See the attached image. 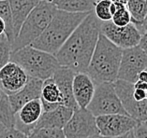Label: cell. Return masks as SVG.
Segmentation results:
<instances>
[{
	"label": "cell",
	"mask_w": 147,
	"mask_h": 138,
	"mask_svg": "<svg viewBox=\"0 0 147 138\" xmlns=\"http://www.w3.org/2000/svg\"><path fill=\"white\" fill-rule=\"evenodd\" d=\"M56 9L70 13H89L94 10L96 0H48Z\"/></svg>",
	"instance_id": "ffe728a7"
},
{
	"label": "cell",
	"mask_w": 147,
	"mask_h": 138,
	"mask_svg": "<svg viewBox=\"0 0 147 138\" xmlns=\"http://www.w3.org/2000/svg\"><path fill=\"white\" fill-rule=\"evenodd\" d=\"M56 10L51 2L39 1L23 23L17 37L11 43V51L22 49L37 39L48 26Z\"/></svg>",
	"instance_id": "5b68a950"
},
{
	"label": "cell",
	"mask_w": 147,
	"mask_h": 138,
	"mask_svg": "<svg viewBox=\"0 0 147 138\" xmlns=\"http://www.w3.org/2000/svg\"><path fill=\"white\" fill-rule=\"evenodd\" d=\"M146 66L147 54L139 45L124 49L122 51L117 79H122L134 84L136 81H138L139 74L145 70Z\"/></svg>",
	"instance_id": "52a82bcc"
},
{
	"label": "cell",
	"mask_w": 147,
	"mask_h": 138,
	"mask_svg": "<svg viewBox=\"0 0 147 138\" xmlns=\"http://www.w3.org/2000/svg\"><path fill=\"white\" fill-rule=\"evenodd\" d=\"M40 101L43 111H50L60 105V91L53 77L45 79L42 82Z\"/></svg>",
	"instance_id": "d6986e66"
},
{
	"label": "cell",
	"mask_w": 147,
	"mask_h": 138,
	"mask_svg": "<svg viewBox=\"0 0 147 138\" xmlns=\"http://www.w3.org/2000/svg\"><path fill=\"white\" fill-rule=\"evenodd\" d=\"M145 70H146V71H147V66H146V69H145Z\"/></svg>",
	"instance_id": "f6af8a7d"
},
{
	"label": "cell",
	"mask_w": 147,
	"mask_h": 138,
	"mask_svg": "<svg viewBox=\"0 0 147 138\" xmlns=\"http://www.w3.org/2000/svg\"><path fill=\"white\" fill-rule=\"evenodd\" d=\"M28 138H66L63 129L35 128L28 134Z\"/></svg>",
	"instance_id": "d4e9b609"
},
{
	"label": "cell",
	"mask_w": 147,
	"mask_h": 138,
	"mask_svg": "<svg viewBox=\"0 0 147 138\" xmlns=\"http://www.w3.org/2000/svg\"><path fill=\"white\" fill-rule=\"evenodd\" d=\"M89 13H70L57 9L43 33L28 46L55 55Z\"/></svg>",
	"instance_id": "7a4b0ae2"
},
{
	"label": "cell",
	"mask_w": 147,
	"mask_h": 138,
	"mask_svg": "<svg viewBox=\"0 0 147 138\" xmlns=\"http://www.w3.org/2000/svg\"><path fill=\"white\" fill-rule=\"evenodd\" d=\"M135 138H147V127L142 123H139L137 127L133 130Z\"/></svg>",
	"instance_id": "f1b7e54d"
},
{
	"label": "cell",
	"mask_w": 147,
	"mask_h": 138,
	"mask_svg": "<svg viewBox=\"0 0 147 138\" xmlns=\"http://www.w3.org/2000/svg\"><path fill=\"white\" fill-rule=\"evenodd\" d=\"M6 38H7V37H6L5 36H3V37H0V41H2L3 39H6Z\"/></svg>",
	"instance_id": "60d3db41"
},
{
	"label": "cell",
	"mask_w": 147,
	"mask_h": 138,
	"mask_svg": "<svg viewBox=\"0 0 147 138\" xmlns=\"http://www.w3.org/2000/svg\"><path fill=\"white\" fill-rule=\"evenodd\" d=\"M5 31H6L5 23H4V21H3L1 18H0V37L5 36Z\"/></svg>",
	"instance_id": "d590c367"
},
{
	"label": "cell",
	"mask_w": 147,
	"mask_h": 138,
	"mask_svg": "<svg viewBox=\"0 0 147 138\" xmlns=\"http://www.w3.org/2000/svg\"><path fill=\"white\" fill-rule=\"evenodd\" d=\"M139 46L141 47V49H142V51L147 54V31L144 32V33L142 35V37H141V40H140Z\"/></svg>",
	"instance_id": "f546056e"
},
{
	"label": "cell",
	"mask_w": 147,
	"mask_h": 138,
	"mask_svg": "<svg viewBox=\"0 0 147 138\" xmlns=\"http://www.w3.org/2000/svg\"><path fill=\"white\" fill-rule=\"evenodd\" d=\"M96 1H98V0H96Z\"/></svg>",
	"instance_id": "7dc6e473"
},
{
	"label": "cell",
	"mask_w": 147,
	"mask_h": 138,
	"mask_svg": "<svg viewBox=\"0 0 147 138\" xmlns=\"http://www.w3.org/2000/svg\"><path fill=\"white\" fill-rule=\"evenodd\" d=\"M145 99H146V100H147V91H145Z\"/></svg>",
	"instance_id": "b9f144b4"
},
{
	"label": "cell",
	"mask_w": 147,
	"mask_h": 138,
	"mask_svg": "<svg viewBox=\"0 0 147 138\" xmlns=\"http://www.w3.org/2000/svg\"><path fill=\"white\" fill-rule=\"evenodd\" d=\"M9 61L22 67L28 77L42 81L52 77L60 66L55 55L31 46L12 51Z\"/></svg>",
	"instance_id": "277c9868"
},
{
	"label": "cell",
	"mask_w": 147,
	"mask_h": 138,
	"mask_svg": "<svg viewBox=\"0 0 147 138\" xmlns=\"http://www.w3.org/2000/svg\"><path fill=\"white\" fill-rule=\"evenodd\" d=\"M75 74L76 73L69 68L59 66L52 77L60 91V105L73 110L79 108L72 93V81Z\"/></svg>",
	"instance_id": "5bb4252c"
},
{
	"label": "cell",
	"mask_w": 147,
	"mask_h": 138,
	"mask_svg": "<svg viewBox=\"0 0 147 138\" xmlns=\"http://www.w3.org/2000/svg\"><path fill=\"white\" fill-rule=\"evenodd\" d=\"M115 11H116V6L113 3H112V5H111V13H112V15H113Z\"/></svg>",
	"instance_id": "8d00e7d4"
},
{
	"label": "cell",
	"mask_w": 147,
	"mask_h": 138,
	"mask_svg": "<svg viewBox=\"0 0 147 138\" xmlns=\"http://www.w3.org/2000/svg\"><path fill=\"white\" fill-rule=\"evenodd\" d=\"M134 89H140V90H143V91H147V83L142 82V81H136L134 83Z\"/></svg>",
	"instance_id": "d6a6232c"
},
{
	"label": "cell",
	"mask_w": 147,
	"mask_h": 138,
	"mask_svg": "<svg viewBox=\"0 0 147 138\" xmlns=\"http://www.w3.org/2000/svg\"><path fill=\"white\" fill-rule=\"evenodd\" d=\"M98 134L104 138L120 137L133 131L139 123L127 115L113 114L96 117Z\"/></svg>",
	"instance_id": "30bf717a"
},
{
	"label": "cell",
	"mask_w": 147,
	"mask_h": 138,
	"mask_svg": "<svg viewBox=\"0 0 147 138\" xmlns=\"http://www.w3.org/2000/svg\"><path fill=\"white\" fill-rule=\"evenodd\" d=\"M38 1H48V0H38Z\"/></svg>",
	"instance_id": "ee69618b"
},
{
	"label": "cell",
	"mask_w": 147,
	"mask_h": 138,
	"mask_svg": "<svg viewBox=\"0 0 147 138\" xmlns=\"http://www.w3.org/2000/svg\"><path fill=\"white\" fill-rule=\"evenodd\" d=\"M111 21L118 27H123L130 23V15L127 7L116 6V11L114 12Z\"/></svg>",
	"instance_id": "484cf974"
},
{
	"label": "cell",
	"mask_w": 147,
	"mask_h": 138,
	"mask_svg": "<svg viewBox=\"0 0 147 138\" xmlns=\"http://www.w3.org/2000/svg\"><path fill=\"white\" fill-rule=\"evenodd\" d=\"M88 138H104V137L100 136L99 134H98V135H94V136H91V137H88Z\"/></svg>",
	"instance_id": "f35d334b"
},
{
	"label": "cell",
	"mask_w": 147,
	"mask_h": 138,
	"mask_svg": "<svg viewBox=\"0 0 147 138\" xmlns=\"http://www.w3.org/2000/svg\"><path fill=\"white\" fill-rule=\"evenodd\" d=\"M95 91V83L87 73H76L72 81V93L79 108H86Z\"/></svg>",
	"instance_id": "9a60e30c"
},
{
	"label": "cell",
	"mask_w": 147,
	"mask_h": 138,
	"mask_svg": "<svg viewBox=\"0 0 147 138\" xmlns=\"http://www.w3.org/2000/svg\"><path fill=\"white\" fill-rule=\"evenodd\" d=\"M113 85L127 114L138 122H145L147 120V100L137 101L134 98V84L116 79Z\"/></svg>",
	"instance_id": "ba28073f"
},
{
	"label": "cell",
	"mask_w": 147,
	"mask_h": 138,
	"mask_svg": "<svg viewBox=\"0 0 147 138\" xmlns=\"http://www.w3.org/2000/svg\"><path fill=\"white\" fill-rule=\"evenodd\" d=\"M28 77L22 67L9 61L0 69V87L9 96L22 89Z\"/></svg>",
	"instance_id": "7c38bea8"
},
{
	"label": "cell",
	"mask_w": 147,
	"mask_h": 138,
	"mask_svg": "<svg viewBox=\"0 0 147 138\" xmlns=\"http://www.w3.org/2000/svg\"><path fill=\"white\" fill-rule=\"evenodd\" d=\"M133 96L137 101H142L145 99V91L140 90V89H134Z\"/></svg>",
	"instance_id": "4dcf8cb0"
},
{
	"label": "cell",
	"mask_w": 147,
	"mask_h": 138,
	"mask_svg": "<svg viewBox=\"0 0 147 138\" xmlns=\"http://www.w3.org/2000/svg\"><path fill=\"white\" fill-rule=\"evenodd\" d=\"M127 9L130 15V23L134 25L142 23L147 14L146 0H127Z\"/></svg>",
	"instance_id": "7402d4cb"
},
{
	"label": "cell",
	"mask_w": 147,
	"mask_h": 138,
	"mask_svg": "<svg viewBox=\"0 0 147 138\" xmlns=\"http://www.w3.org/2000/svg\"><path fill=\"white\" fill-rule=\"evenodd\" d=\"M129 138H135L134 137V134H133V131H131L130 133H129Z\"/></svg>",
	"instance_id": "ab89813d"
},
{
	"label": "cell",
	"mask_w": 147,
	"mask_h": 138,
	"mask_svg": "<svg viewBox=\"0 0 147 138\" xmlns=\"http://www.w3.org/2000/svg\"><path fill=\"white\" fill-rule=\"evenodd\" d=\"M0 138H28V135L16 128H6L0 133Z\"/></svg>",
	"instance_id": "83f0119b"
},
{
	"label": "cell",
	"mask_w": 147,
	"mask_h": 138,
	"mask_svg": "<svg viewBox=\"0 0 147 138\" xmlns=\"http://www.w3.org/2000/svg\"><path fill=\"white\" fill-rule=\"evenodd\" d=\"M11 52V44L7 38L0 41V69L9 62Z\"/></svg>",
	"instance_id": "4316f807"
},
{
	"label": "cell",
	"mask_w": 147,
	"mask_h": 138,
	"mask_svg": "<svg viewBox=\"0 0 147 138\" xmlns=\"http://www.w3.org/2000/svg\"><path fill=\"white\" fill-rule=\"evenodd\" d=\"M146 1H147V0H146Z\"/></svg>",
	"instance_id": "c3c4849f"
},
{
	"label": "cell",
	"mask_w": 147,
	"mask_h": 138,
	"mask_svg": "<svg viewBox=\"0 0 147 138\" xmlns=\"http://www.w3.org/2000/svg\"><path fill=\"white\" fill-rule=\"evenodd\" d=\"M12 18L14 37H17L24 20L38 4V0H8ZM15 39V38H14Z\"/></svg>",
	"instance_id": "ac0fdd59"
},
{
	"label": "cell",
	"mask_w": 147,
	"mask_h": 138,
	"mask_svg": "<svg viewBox=\"0 0 147 138\" xmlns=\"http://www.w3.org/2000/svg\"><path fill=\"white\" fill-rule=\"evenodd\" d=\"M42 82L43 81L40 79L29 77L26 84L22 89L17 91L16 93L9 95V99L14 114L19 111L21 107L26 105V103L40 98Z\"/></svg>",
	"instance_id": "2e32d148"
},
{
	"label": "cell",
	"mask_w": 147,
	"mask_h": 138,
	"mask_svg": "<svg viewBox=\"0 0 147 138\" xmlns=\"http://www.w3.org/2000/svg\"><path fill=\"white\" fill-rule=\"evenodd\" d=\"M129 133H130V132L128 133H127V134H125V135H123V136H120V137H114V138H129Z\"/></svg>",
	"instance_id": "74e56055"
},
{
	"label": "cell",
	"mask_w": 147,
	"mask_h": 138,
	"mask_svg": "<svg viewBox=\"0 0 147 138\" xmlns=\"http://www.w3.org/2000/svg\"><path fill=\"white\" fill-rule=\"evenodd\" d=\"M100 34L123 49L138 46L142 37V33L133 23H130L125 26L118 27L112 21L101 22Z\"/></svg>",
	"instance_id": "8fae6325"
},
{
	"label": "cell",
	"mask_w": 147,
	"mask_h": 138,
	"mask_svg": "<svg viewBox=\"0 0 147 138\" xmlns=\"http://www.w3.org/2000/svg\"><path fill=\"white\" fill-rule=\"evenodd\" d=\"M73 109L63 105H59L50 111H43L35 128L63 129L73 114Z\"/></svg>",
	"instance_id": "e0dca14e"
},
{
	"label": "cell",
	"mask_w": 147,
	"mask_h": 138,
	"mask_svg": "<svg viewBox=\"0 0 147 138\" xmlns=\"http://www.w3.org/2000/svg\"><path fill=\"white\" fill-rule=\"evenodd\" d=\"M42 113L43 107L40 98L26 103L19 111L15 113L14 128L28 135L37 125Z\"/></svg>",
	"instance_id": "4fadbf2b"
},
{
	"label": "cell",
	"mask_w": 147,
	"mask_h": 138,
	"mask_svg": "<svg viewBox=\"0 0 147 138\" xmlns=\"http://www.w3.org/2000/svg\"><path fill=\"white\" fill-rule=\"evenodd\" d=\"M101 22L90 12L55 53L60 66L75 73H86L100 34Z\"/></svg>",
	"instance_id": "6da1fadb"
},
{
	"label": "cell",
	"mask_w": 147,
	"mask_h": 138,
	"mask_svg": "<svg viewBox=\"0 0 147 138\" xmlns=\"http://www.w3.org/2000/svg\"><path fill=\"white\" fill-rule=\"evenodd\" d=\"M111 1L115 6L119 7H127V0H111Z\"/></svg>",
	"instance_id": "e575fe53"
},
{
	"label": "cell",
	"mask_w": 147,
	"mask_h": 138,
	"mask_svg": "<svg viewBox=\"0 0 147 138\" xmlns=\"http://www.w3.org/2000/svg\"><path fill=\"white\" fill-rule=\"evenodd\" d=\"M86 108L95 117L113 114L127 115L112 82L95 84L94 95Z\"/></svg>",
	"instance_id": "8992f818"
},
{
	"label": "cell",
	"mask_w": 147,
	"mask_h": 138,
	"mask_svg": "<svg viewBox=\"0 0 147 138\" xmlns=\"http://www.w3.org/2000/svg\"><path fill=\"white\" fill-rule=\"evenodd\" d=\"M0 122L6 128H14L15 125V114L12 111L9 95L0 87Z\"/></svg>",
	"instance_id": "44dd1931"
},
{
	"label": "cell",
	"mask_w": 147,
	"mask_h": 138,
	"mask_svg": "<svg viewBox=\"0 0 147 138\" xmlns=\"http://www.w3.org/2000/svg\"><path fill=\"white\" fill-rule=\"evenodd\" d=\"M122 51L102 34H99L86 73L95 84L114 82L117 79Z\"/></svg>",
	"instance_id": "3957f363"
},
{
	"label": "cell",
	"mask_w": 147,
	"mask_h": 138,
	"mask_svg": "<svg viewBox=\"0 0 147 138\" xmlns=\"http://www.w3.org/2000/svg\"><path fill=\"white\" fill-rule=\"evenodd\" d=\"M0 1H2V0H0Z\"/></svg>",
	"instance_id": "bcb514c9"
},
{
	"label": "cell",
	"mask_w": 147,
	"mask_h": 138,
	"mask_svg": "<svg viewBox=\"0 0 147 138\" xmlns=\"http://www.w3.org/2000/svg\"><path fill=\"white\" fill-rule=\"evenodd\" d=\"M66 138H88L98 135L96 117L87 108H77L63 128Z\"/></svg>",
	"instance_id": "9c48e42d"
},
{
	"label": "cell",
	"mask_w": 147,
	"mask_h": 138,
	"mask_svg": "<svg viewBox=\"0 0 147 138\" xmlns=\"http://www.w3.org/2000/svg\"><path fill=\"white\" fill-rule=\"evenodd\" d=\"M136 27H137V29L141 32L142 35L144 33V32L147 31V14H146V16L144 17V19L142 20V23H138L137 25H135Z\"/></svg>",
	"instance_id": "1f68e13d"
},
{
	"label": "cell",
	"mask_w": 147,
	"mask_h": 138,
	"mask_svg": "<svg viewBox=\"0 0 147 138\" xmlns=\"http://www.w3.org/2000/svg\"><path fill=\"white\" fill-rule=\"evenodd\" d=\"M0 18L4 21L5 23V26H6L5 36L8 41L11 44L15 37H14L13 28H12L11 12H10V8L8 0H2V1H0Z\"/></svg>",
	"instance_id": "603a6c76"
},
{
	"label": "cell",
	"mask_w": 147,
	"mask_h": 138,
	"mask_svg": "<svg viewBox=\"0 0 147 138\" xmlns=\"http://www.w3.org/2000/svg\"><path fill=\"white\" fill-rule=\"evenodd\" d=\"M111 0H98L96 1L93 12L100 22H108L112 20V13H111Z\"/></svg>",
	"instance_id": "cb8c5ba5"
},
{
	"label": "cell",
	"mask_w": 147,
	"mask_h": 138,
	"mask_svg": "<svg viewBox=\"0 0 147 138\" xmlns=\"http://www.w3.org/2000/svg\"><path fill=\"white\" fill-rule=\"evenodd\" d=\"M138 80L147 83V71H146V70H143V71H142L141 73L139 74Z\"/></svg>",
	"instance_id": "836d02e7"
},
{
	"label": "cell",
	"mask_w": 147,
	"mask_h": 138,
	"mask_svg": "<svg viewBox=\"0 0 147 138\" xmlns=\"http://www.w3.org/2000/svg\"><path fill=\"white\" fill-rule=\"evenodd\" d=\"M143 124H144V125H145V126L147 127V120H146V121H145V122H143Z\"/></svg>",
	"instance_id": "7bdbcfd3"
}]
</instances>
